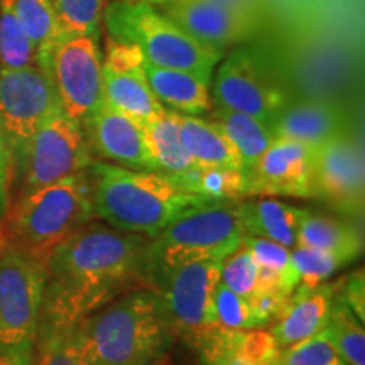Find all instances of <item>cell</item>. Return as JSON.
<instances>
[{
	"label": "cell",
	"instance_id": "6da1fadb",
	"mask_svg": "<svg viewBox=\"0 0 365 365\" xmlns=\"http://www.w3.org/2000/svg\"><path fill=\"white\" fill-rule=\"evenodd\" d=\"M148 237L88 222L54 249L46 262L41 318L76 323L97 312L130 286L143 282V252Z\"/></svg>",
	"mask_w": 365,
	"mask_h": 365
},
{
	"label": "cell",
	"instance_id": "74e56055",
	"mask_svg": "<svg viewBox=\"0 0 365 365\" xmlns=\"http://www.w3.org/2000/svg\"><path fill=\"white\" fill-rule=\"evenodd\" d=\"M12 185H14V164L12 154L9 149L6 134L0 125V222L7 213L12 202Z\"/></svg>",
	"mask_w": 365,
	"mask_h": 365
},
{
	"label": "cell",
	"instance_id": "8fae6325",
	"mask_svg": "<svg viewBox=\"0 0 365 365\" xmlns=\"http://www.w3.org/2000/svg\"><path fill=\"white\" fill-rule=\"evenodd\" d=\"M220 269V261L182 264L164 274L154 286L166 304L175 335H181L191 345L205 333L220 327L215 314Z\"/></svg>",
	"mask_w": 365,
	"mask_h": 365
},
{
	"label": "cell",
	"instance_id": "52a82bcc",
	"mask_svg": "<svg viewBox=\"0 0 365 365\" xmlns=\"http://www.w3.org/2000/svg\"><path fill=\"white\" fill-rule=\"evenodd\" d=\"M58 108L59 100L48 71L38 65L0 66V125L12 154V196L24 171L31 140L46 118Z\"/></svg>",
	"mask_w": 365,
	"mask_h": 365
},
{
	"label": "cell",
	"instance_id": "1f68e13d",
	"mask_svg": "<svg viewBox=\"0 0 365 365\" xmlns=\"http://www.w3.org/2000/svg\"><path fill=\"white\" fill-rule=\"evenodd\" d=\"M291 259L299 274L298 286L307 291L317 289L328 277H331V274L346 266L339 255L313 247H294L291 250Z\"/></svg>",
	"mask_w": 365,
	"mask_h": 365
},
{
	"label": "cell",
	"instance_id": "5bb4252c",
	"mask_svg": "<svg viewBox=\"0 0 365 365\" xmlns=\"http://www.w3.org/2000/svg\"><path fill=\"white\" fill-rule=\"evenodd\" d=\"M317 149L298 140L276 137L252 170L245 173L247 196L314 198Z\"/></svg>",
	"mask_w": 365,
	"mask_h": 365
},
{
	"label": "cell",
	"instance_id": "603a6c76",
	"mask_svg": "<svg viewBox=\"0 0 365 365\" xmlns=\"http://www.w3.org/2000/svg\"><path fill=\"white\" fill-rule=\"evenodd\" d=\"M178 120L182 144L195 166H218L242 171V163L235 148L213 122L200 115L182 113H178Z\"/></svg>",
	"mask_w": 365,
	"mask_h": 365
},
{
	"label": "cell",
	"instance_id": "ab89813d",
	"mask_svg": "<svg viewBox=\"0 0 365 365\" xmlns=\"http://www.w3.org/2000/svg\"><path fill=\"white\" fill-rule=\"evenodd\" d=\"M218 4L234 9L237 12L245 14V16L254 17V19L261 21L264 11V0H215Z\"/></svg>",
	"mask_w": 365,
	"mask_h": 365
},
{
	"label": "cell",
	"instance_id": "3957f363",
	"mask_svg": "<svg viewBox=\"0 0 365 365\" xmlns=\"http://www.w3.org/2000/svg\"><path fill=\"white\" fill-rule=\"evenodd\" d=\"M88 365H156L170 350L173 330L158 291L134 289L80 319Z\"/></svg>",
	"mask_w": 365,
	"mask_h": 365
},
{
	"label": "cell",
	"instance_id": "e575fe53",
	"mask_svg": "<svg viewBox=\"0 0 365 365\" xmlns=\"http://www.w3.org/2000/svg\"><path fill=\"white\" fill-rule=\"evenodd\" d=\"M215 314L218 325L227 330H257L259 328L249 299L228 289L223 282H218L215 291Z\"/></svg>",
	"mask_w": 365,
	"mask_h": 365
},
{
	"label": "cell",
	"instance_id": "b9f144b4",
	"mask_svg": "<svg viewBox=\"0 0 365 365\" xmlns=\"http://www.w3.org/2000/svg\"><path fill=\"white\" fill-rule=\"evenodd\" d=\"M269 365H284V364H282V362H281V359H279V357H277L276 360H272V362H271V364H269Z\"/></svg>",
	"mask_w": 365,
	"mask_h": 365
},
{
	"label": "cell",
	"instance_id": "44dd1931",
	"mask_svg": "<svg viewBox=\"0 0 365 365\" xmlns=\"http://www.w3.org/2000/svg\"><path fill=\"white\" fill-rule=\"evenodd\" d=\"M309 210L279 200L262 198L239 202V215L245 235L262 237L287 249L296 247V234Z\"/></svg>",
	"mask_w": 365,
	"mask_h": 365
},
{
	"label": "cell",
	"instance_id": "30bf717a",
	"mask_svg": "<svg viewBox=\"0 0 365 365\" xmlns=\"http://www.w3.org/2000/svg\"><path fill=\"white\" fill-rule=\"evenodd\" d=\"M93 159L81 125L59 107L31 140L16 195H27L86 171Z\"/></svg>",
	"mask_w": 365,
	"mask_h": 365
},
{
	"label": "cell",
	"instance_id": "7a4b0ae2",
	"mask_svg": "<svg viewBox=\"0 0 365 365\" xmlns=\"http://www.w3.org/2000/svg\"><path fill=\"white\" fill-rule=\"evenodd\" d=\"M95 218L117 230L153 239L195 207L212 203L182 191L170 176L93 159L88 166Z\"/></svg>",
	"mask_w": 365,
	"mask_h": 365
},
{
	"label": "cell",
	"instance_id": "e0dca14e",
	"mask_svg": "<svg viewBox=\"0 0 365 365\" xmlns=\"http://www.w3.org/2000/svg\"><path fill=\"white\" fill-rule=\"evenodd\" d=\"M81 129L85 132L91 156H98L129 170L154 171L144 127L134 117L103 102Z\"/></svg>",
	"mask_w": 365,
	"mask_h": 365
},
{
	"label": "cell",
	"instance_id": "4316f807",
	"mask_svg": "<svg viewBox=\"0 0 365 365\" xmlns=\"http://www.w3.org/2000/svg\"><path fill=\"white\" fill-rule=\"evenodd\" d=\"M170 178L182 191L200 195L210 202H239L247 196V180L245 173L240 170L195 166L181 175Z\"/></svg>",
	"mask_w": 365,
	"mask_h": 365
},
{
	"label": "cell",
	"instance_id": "836d02e7",
	"mask_svg": "<svg viewBox=\"0 0 365 365\" xmlns=\"http://www.w3.org/2000/svg\"><path fill=\"white\" fill-rule=\"evenodd\" d=\"M257 272L259 266L255 262L252 252L242 242L239 249L234 250L227 259L222 261L220 282H223L228 289L242 296V298L249 299L255 293Z\"/></svg>",
	"mask_w": 365,
	"mask_h": 365
},
{
	"label": "cell",
	"instance_id": "d6a6232c",
	"mask_svg": "<svg viewBox=\"0 0 365 365\" xmlns=\"http://www.w3.org/2000/svg\"><path fill=\"white\" fill-rule=\"evenodd\" d=\"M279 359L284 365H346L325 330L281 349Z\"/></svg>",
	"mask_w": 365,
	"mask_h": 365
},
{
	"label": "cell",
	"instance_id": "cb8c5ba5",
	"mask_svg": "<svg viewBox=\"0 0 365 365\" xmlns=\"http://www.w3.org/2000/svg\"><path fill=\"white\" fill-rule=\"evenodd\" d=\"M296 247L327 250L350 264L362 254V234L352 223L308 212L298 227Z\"/></svg>",
	"mask_w": 365,
	"mask_h": 365
},
{
	"label": "cell",
	"instance_id": "484cf974",
	"mask_svg": "<svg viewBox=\"0 0 365 365\" xmlns=\"http://www.w3.org/2000/svg\"><path fill=\"white\" fill-rule=\"evenodd\" d=\"M34 365H88L80 322L53 323L39 319Z\"/></svg>",
	"mask_w": 365,
	"mask_h": 365
},
{
	"label": "cell",
	"instance_id": "4dcf8cb0",
	"mask_svg": "<svg viewBox=\"0 0 365 365\" xmlns=\"http://www.w3.org/2000/svg\"><path fill=\"white\" fill-rule=\"evenodd\" d=\"M51 4L61 39L73 36L100 38L107 0H51Z\"/></svg>",
	"mask_w": 365,
	"mask_h": 365
},
{
	"label": "cell",
	"instance_id": "9a60e30c",
	"mask_svg": "<svg viewBox=\"0 0 365 365\" xmlns=\"http://www.w3.org/2000/svg\"><path fill=\"white\" fill-rule=\"evenodd\" d=\"M102 73L103 98L110 107L140 124L166 110L145 80L144 56L135 46L107 38Z\"/></svg>",
	"mask_w": 365,
	"mask_h": 365
},
{
	"label": "cell",
	"instance_id": "f1b7e54d",
	"mask_svg": "<svg viewBox=\"0 0 365 365\" xmlns=\"http://www.w3.org/2000/svg\"><path fill=\"white\" fill-rule=\"evenodd\" d=\"M16 7L22 29L36 49L38 66L44 70L49 53L61 41L51 0H16Z\"/></svg>",
	"mask_w": 365,
	"mask_h": 365
},
{
	"label": "cell",
	"instance_id": "8992f818",
	"mask_svg": "<svg viewBox=\"0 0 365 365\" xmlns=\"http://www.w3.org/2000/svg\"><path fill=\"white\" fill-rule=\"evenodd\" d=\"M102 26L107 38L135 46L156 66L212 76L223 56L191 38L149 0H112Z\"/></svg>",
	"mask_w": 365,
	"mask_h": 365
},
{
	"label": "cell",
	"instance_id": "60d3db41",
	"mask_svg": "<svg viewBox=\"0 0 365 365\" xmlns=\"http://www.w3.org/2000/svg\"><path fill=\"white\" fill-rule=\"evenodd\" d=\"M196 349L200 352V364L202 365H228L225 357L217 349H213L212 345L198 344Z\"/></svg>",
	"mask_w": 365,
	"mask_h": 365
},
{
	"label": "cell",
	"instance_id": "d6986e66",
	"mask_svg": "<svg viewBox=\"0 0 365 365\" xmlns=\"http://www.w3.org/2000/svg\"><path fill=\"white\" fill-rule=\"evenodd\" d=\"M335 291L336 282L335 284L323 282L313 291H307L299 286L296 287L286 309L274 319L269 328V333L277 346L284 349L322 331L328 323Z\"/></svg>",
	"mask_w": 365,
	"mask_h": 365
},
{
	"label": "cell",
	"instance_id": "4fadbf2b",
	"mask_svg": "<svg viewBox=\"0 0 365 365\" xmlns=\"http://www.w3.org/2000/svg\"><path fill=\"white\" fill-rule=\"evenodd\" d=\"M314 198L346 217L364 213L365 176L362 143L349 132L319 145L314 161Z\"/></svg>",
	"mask_w": 365,
	"mask_h": 365
},
{
	"label": "cell",
	"instance_id": "f546056e",
	"mask_svg": "<svg viewBox=\"0 0 365 365\" xmlns=\"http://www.w3.org/2000/svg\"><path fill=\"white\" fill-rule=\"evenodd\" d=\"M34 65H38V56L17 17L16 0H0V66Z\"/></svg>",
	"mask_w": 365,
	"mask_h": 365
},
{
	"label": "cell",
	"instance_id": "d4e9b609",
	"mask_svg": "<svg viewBox=\"0 0 365 365\" xmlns=\"http://www.w3.org/2000/svg\"><path fill=\"white\" fill-rule=\"evenodd\" d=\"M143 127L154 171L176 176L195 168V163L182 144L176 112L166 108L161 115L144 122Z\"/></svg>",
	"mask_w": 365,
	"mask_h": 365
},
{
	"label": "cell",
	"instance_id": "277c9868",
	"mask_svg": "<svg viewBox=\"0 0 365 365\" xmlns=\"http://www.w3.org/2000/svg\"><path fill=\"white\" fill-rule=\"evenodd\" d=\"M95 220L88 170L16 196L0 222V244L41 264L80 227Z\"/></svg>",
	"mask_w": 365,
	"mask_h": 365
},
{
	"label": "cell",
	"instance_id": "ac0fdd59",
	"mask_svg": "<svg viewBox=\"0 0 365 365\" xmlns=\"http://www.w3.org/2000/svg\"><path fill=\"white\" fill-rule=\"evenodd\" d=\"M274 137L298 140L319 148L335 137L346 134L345 113L339 105L327 100L287 102L271 124Z\"/></svg>",
	"mask_w": 365,
	"mask_h": 365
},
{
	"label": "cell",
	"instance_id": "8d00e7d4",
	"mask_svg": "<svg viewBox=\"0 0 365 365\" xmlns=\"http://www.w3.org/2000/svg\"><path fill=\"white\" fill-rule=\"evenodd\" d=\"M336 293L345 301L346 307L357 314L360 322H365V282L362 269L340 279L336 284Z\"/></svg>",
	"mask_w": 365,
	"mask_h": 365
},
{
	"label": "cell",
	"instance_id": "83f0119b",
	"mask_svg": "<svg viewBox=\"0 0 365 365\" xmlns=\"http://www.w3.org/2000/svg\"><path fill=\"white\" fill-rule=\"evenodd\" d=\"M339 284V282H336ZM328 339L346 365H365V330L352 309L335 291L327 327Z\"/></svg>",
	"mask_w": 365,
	"mask_h": 365
},
{
	"label": "cell",
	"instance_id": "7402d4cb",
	"mask_svg": "<svg viewBox=\"0 0 365 365\" xmlns=\"http://www.w3.org/2000/svg\"><path fill=\"white\" fill-rule=\"evenodd\" d=\"M207 113H210L208 120L213 122L235 148L244 173L252 170L259 158L276 139L271 127L244 112L230 110L222 105L212 103Z\"/></svg>",
	"mask_w": 365,
	"mask_h": 365
},
{
	"label": "cell",
	"instance_id": "ba28073f",
	"mask_svg": "<svg viewBox=\"0 0 365 365\" xmlns=\"http://www.w3.org/2000/svg\"><path fill=\"white\" fill-rule=\"evenodd\" d=\"M98 39L95 36L63 38L51 49L44 68L56 90L61 110L80 125L105 102L103 54Z\"/></svg>",
	"mask_w": 365,
	"mask_h": 365
},
{
	"label": "cell",
	"instance_id": "5b68a950",
	"mask_svg": "<svg viewBox=\"0 0 365 365\" xmlns=\"http://www.w3.org/2000/svg\"><path fill=\"white\" fill-rule=\"evenodd\" d=\"M239 202H212L181 213L143 252V282L154 289L166 272L188 262L223 261L244 242Z\"/></svg>",
	"mask_w": 365,
	"mask_h": 365
},
{
	"label": "cell",
	"instance_id": "9c48e42d",
	"mask_svg": "<svg viewBox=\"0 0 365 365\" xmlns=\"http://www.w3.org/2000/svg\"><path fill=\"white\" fill-rule=\"evenodd\" d=\"M44 286V264L0 244V344L34 345Z\"/></svg>",
	"mask_w": 365,
	"mask_h": 365
},
{
	"label": "cell",
	"instance_id": "2e32d148",
	"mask_svg": "<svg viewBox=\"0 0 365 365\" xmlns=\"http://www.w3.org/2000/svg\"><path fill=\"white\" fill-rule=\"evenodd\" d=\"M182 31L207 48L225 49L247 41L259 29L261 21L215 0H149Z\"/></svg>",
	"mask_w": 365,
	"mask_h": 365
},
{
	"label": "cell",
	"instance_id": "7c38bea8",
	"mask_svg": "<svg viewBox=\"0 0 365 365\" xmlns=\"http://www.w3.org/2000/svg\"><path fill=\"white\" fill-rule=\"evenodd\" d=\"M287 102L284 86L250 49L232 53L213 80L212 103L247 113L269 127Z\"/></svg>",
	"mask_w": 365,
	"mask_h": 365
},
{
	"label": "cell",
	"instance_id": "ffe728a7",
	"mask_svg": "<svg viewBox=\"0 0 365 365\" xmlns=\"http://www.w3.org/2000/svg\"><path fill=\"white\" fill-rule=\"evenodd\" d=\"M145 80L168 110L182 115H203L212 107V76L156 66L144 59Z\"/></svg>",
	"mask_w": 365,
	"mask_h": 365
},
{
	"label": "cell",
	"instance_id": "d590c367",
	"mask_svg": "<svg viewBox=\"0 0 365 365\" xmlns=\"http://www.w3.org/2000/svg\"><path fill=\"white\" fill-rule=\"evenodd\" d=\"M244 244L247 245L250 252H252L259 267L281 272L282 276H286L293 284H299V274L298 269H296L293 264V259H291V249L277 244V242L250 235L244 237Z\"/></svg>",
	"mask_w": 365,
	"mask_h": 365
},
{
	"label": "cell",
	"instance_id": "f35d334b",
	"mask_svg": "<svg viewBox=\"0 0 365 365\" xmlns=\"http://www.w3.org/2000/svg\"><path fill=\"white\" fill-rule=\"evenodd\" d=\"M0 365H34V345L0 344Z\"/></svg>",
	"mask_w": 365,
	"mask_h": 365
}]
</instances>
